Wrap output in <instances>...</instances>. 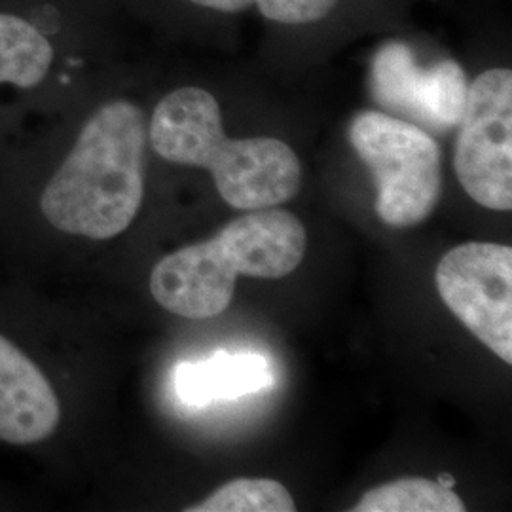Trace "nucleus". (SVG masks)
Returning <instances> with one entry per match:
<instances>
[{"instance_id": "f257e3e1", "label": "nucleus", "mask_w": 512, "mask_h": 512, "mask_svg": "<svg viewBox=\"0 0 512 512\" xmlns=\"http://www.w3.org/2000/svg\"><path fill=\"white\" fill-rule=\"evenodd\" d=\"M143 61L129 59L88 92L38 194L57 232L107 241L137 219L147 190L148 105L131 82Z\"/></svg>"}, {"instance_id": "f03ea898", "label": "nucleus", "mask_w": 512, "mask_h": 512, "mask_svg": "<svg viewBox=\"0 0 512 512\" xmlns=\"http://www.w3.org/2000/svg\"><path fill=\"white\" fill-rule=\"evenodd\" d=\"M148 152L164 164L209 173L220 198L239 211L291 202L304 184L293 143L268 133H234L219 90L202 76L175 78L154 95Z\"/></svg>"}, {"instance_id": "7ed1b4c3", "label": "nucleus", "mask_w": 512, "mask_h": 512, "mask_svg": "<svg viewBox=\"0 0 512 512\" xmlns=\"http://www.w3.org/2000/svg\"><path fill=\"white\" fill-rule=\"evenodd\" d=\"M147 46L109 0H0V99L76 97Z\"/></svg>"}, {"instance_id": "20e7f679", "label": "nucleus", "mask_w": 512, "mask_h": 512, "mask_svg": "<svg viewBox=\"0 0 512 512\" xmlns=\"http://www.w3.org/2000/svg\"><path fill=\"white\" fill-rule=\"evenodd\" d=\"M306 247V228L293 213L277 207L245 211L215 238L156 262L150 293L173 315L213 319L230 308L238 275L281 279L300 266Z\"/></svg>"}, {"instance_id": "39448f33", "label": "nucleus", "mask_w": 512, "mask_h": 512, "mask_svg": "<svg viewBox=\"0 0 512 512\" xmlns=\"http://www.w3.org/2000/svg\"><path fill=\"white\" fill-rule=\"evenodd\" d=\"M509 29L484 27L475 38L482 61L469 74L465 109L456 126L454 173L473 202L512 209V67Z\"/></svg>"}, {"instance_id": "423d86ee", "label": "nucleus", "mask_w": 512, "mask_h": 512, "mask_svg": "<svg viewBox=\"0 0 512 512\" xmlns=\"http://www.w3.org/2000/svg\"><path fill=\"white\" fill-rule=\"evenodd\" d=\"M433 0H255L262 61L281 71L321 67L365 38L414 25Z\"/></svg>"}, {"instance_id": "0eeeda50", "label": "nucleus", "mask_w": 512, "mask_h": 512, "mask_svg": "<svg viewBox=\"0 0 512 512\" xmlns=\"http://www.w3.org/2000/svg\"><path fill=\"white\" fill-rule=\"evenodd\" d=\"M349 147L376 186V213L391 228L431 217L442 198L439 139L382 109L357 110L346 129Z\"/></svg>"}, {"instance_id": "6e6552de", "label": "nucleus", "mask_w": 512, "mask_h": 512, "mask_svg": "<svg viewBox=\"0 0 512 512\" xmlns=\"http://www.w3.org/2000/svg\"><path fill=\"white\" fill-rule=\"evenodd\" d=\"M378 38L366 74L376 107L435 137L454 131L465 109L467 67L414 25Z\"/></svg>"}, {"instance_id": "1a4fd4ad", "label": "nucleus", "mask_w": 512, "mask_h": 512, "mask_svg": "<svg viewBox=\"0 0 512 512\" xmlns=\"http://www.w3.org/2000/svg\"><path fill=\"white\" fill-rule=\"evenodd\" d=\"M442 302L495 355L512 363V249L497 243H463L437 266Z\"/></svg>"}, {"instance_id": "9d476101", "label": "nucleus", "mask_w": 512, "mask_h": 512, "mask_svg": "<svg viewBox=\"0 0 512 512\" xmlns=\"http://www.w3.org/2000/svg\"><path fill=\"white\" fill-rule=\"evenodd\" d=\"M150 46L232 54L241 48L255 0H109Z\"/></svg>"}, {"instance_id": "9b49d317", "label": "nucleus", "mask_w": 512, "mask_h": 512, "mask_svg": "<svg viewBox=\"0 0 512 512\" xmlns=\"http://www.w3.org/2000/svg\"><path fill=\"white\" fill-rule=\"evenodd\" d=\"M61 421V404L46 374L0 334V440L31 446L50 439Z\"/></svg>"}, {"instance_id": "f8f14e48", "label": "nucleus", "mask_w": 512, "mask_h": 512, "mask_svg": "<svg viewBox=\"0 0 512 512\" xmlns=\"http://www.w3.org/2000/svg\"><path fill=\"white\" fill-rule=\"evenodd\" d=\"M272 384L270 363L253 351H219L211 359L183 363L175 372L177 395L190 406L234 401Z\"/></svg>"}, {"instance_id": "ddd939ff", "label": "nucleus", "mask_w": 512, "mask_h": 512, "mask_svg": "<svg viewBox=\"0 0 512 512\" xmlns=\"http://www.w3.org/2000/svg\"><path fill=\"white\" fill-rule=\"evenodd\" d=\"M355 512H463L467 511L452 488L429 478H399L368 490L353 507Z\"/></svg>"}, {"instance_id": "4468645a", "label": "nucleus", "mask_w": 512, "mask_h": 512, "mask_svg": "<svg viewBox=\"0 0 512 512\" xmlns=\"http://www.w3.org/2000/svg\"><path fill=\"white\" fill-rule=\"evenodd\" d=\"M188 512H293V495L272 478H236Z\"/></svg>"}]
</instances>
